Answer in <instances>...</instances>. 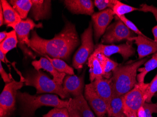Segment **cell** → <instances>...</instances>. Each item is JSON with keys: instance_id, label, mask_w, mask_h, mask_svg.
<instances>
[{"instance_id": "9a60e30c", "label": "cell", "mask_w": 157, "mask_h": 117, "mask_svg": "<svg viewBox=\"0 0 157 117\" xmlns=\"http://www.w3.org/2000/svg\"><path fill=\"white\" fill-rule=\"evenodd\" d=\"M84 76L67 75L63 79V89L74 97L82 94L84 88Z\"/></svg>"}, {"instance_id": "ba28073f", "label": "cell", "mask_w": 157, "mask_h": 117, "mask_svg": "<svg viewBox=\"0 0 157 117\" xmlns=\"http://www.w3.org/2000/svg\"><path fill=\"white\" fill-rule=\"evenodd\" d=\"M111 24L107 28L103 35L101 42L112 44L123 40L128 41L131 38L135 37L134 32L129 30L120 19Z\"/></svg>"}, {"instance_id": "8992f818", "label": "cell", "mask_w": 157, "mask_h": 117, "mask_svg": "<svg viewBox=\"0 0 157 117\" xmlns=\"http://www.w3.org/2000/svg\"><path fill=\"white\" fill-rule=\"evenodd\" d=\"M81 41L82 44L75 53L73 60V66L77 70L82 68L95 50V46L93 39L92 23L90 22L89 27L82 34Z\"/></svg>"}, {"instance_id": "e0dca14e", "label": "cell", "mask_w": 157, "mask_h": 117, "mask_svg": "<svg viewBox=\"0 0 157 117\" xmlns=\"http://www.w3.org/2000/svg\"><path fill=\"white\" fill-rule=\"evenodd\" d=\"M113 10L115 14V16H118L125 15V14L130 13L134 11L151 12L153 14L156 21H157V8L153 5L149 6L146 4H143L140 5V8H135V7L124 4L117 0V2L114 7Z\"/></svg>"}, {"instance_id": "4dcf8cb0", "label": "cell", "mask_w": 157, "mask_h": 117, "mask_svg": "<svg viewBox=\"0 0 157 117\" xmlns=\"http://www.w3.org/2000/svg\"><path fill=\"white\" fill-rule=\"evenodd\" d=\"M116 19H120V20L122 21V22L125 25L128 27L129 30L131 31L134 32V33H136L138 35L143 36L144 37L147 38L145 35H144L143 33H142L138 28L136 27V25H135L133 22H132L130 20L128 19L125 15L121 16H115Z\"/></svg>"}, {"instance_id": "e575fe53", "label": "cell", "mask_w": 157, "mask_h": 117, "mask_svg": "<svg viewBox=\"0 0 157 117\" xmlns=\"http://www.w3.org/2000/svg\"><path fill=\"white\" fill-rule=\"evenodd\" d=\"M0 73L1 75L2 78L3 79V81L6 83H10L12 81V78L10 77L9 75L4 70L3 68L2 67V61L0 62Z\"/></svg>"}, {"instance_id": "d6a6232c", "label": "cell", "mask_w": 157, "mask_h": 117, "mask_svg": "<svg viewBox=\"0 0 157 117\" xmlns=\"http://www.w3.org/2000/svg\"><path fill=\"white\" fill-rule=\"evenodd\" d=\"M145 110L146 117H153V113H157V103H145L143 105Z\"/></svg>"}, {"instance_id": "d4e9b609", "label": "cell", "mask_w": 157, "mask_h": 117, "mask_svg": "<svg viewBox=\"0 0 157 117\" xmlns=\"http://www.w3.org/2000/svg\"><path fill=\"white\" fill-rule=\"evenodd\" d=\"M97 54L102 64L104 73L103 77L106 79H110L113 76L112 72L120 65L103 54L101 53Z\"/></svg>"}, {"instance_id": "8fae6325", "label": "cell", "mask_w": 157, "mask_h": 117, "mask_svg": "<svg viewBox=\"0 0 157 117\" xmlns=\"http://www.w3.org/2000/svg\"><path fill=\"white\" fill-rule=\"evenodd\" d=\"M84 97L97 117H106L108 111L107 104L96 93L92 82L85 85Z\"/></svg>"}, {"instance_id": "7a4b0ae2", "label": "cell", "mask_w": 157, "mask_h": 117, "mask_svg": "<svg viewBox=\"0 0 157 117\" xmlns=\"http://www.w3.org/2000/svg\"><path fill=\"white\" fill-rule=\"evenodd\" d=\"M17 100L20 105L21 117H33L35 111L42 106L67 108L68 100L59 99L53 94L32 95L27 92L17 91Z\"/></svg>"}, {"instance_id": "5b68a950", "label": "cell", "mask_w": 157, "mask_h": 117, "mask_svg": "<svg viewBox=\"0 0 157 117\" xmlns=\"http://www.w3.org/2000/svg\"><path fill=\"white\" fill-rule=\"evenodd\" d=\"M24 80L21 76L20 81L13 80L5 84L0 96V117H10L15 110L17 91L23 86Z\"/></svg>"}, {"instance_id": "277c9868", "label": "cell", "mask_w": 157, "mask_h": 117, "mask_svg": "<svg viewBox=\"0 0 157 117\" xmlns=\"http://www.w3.org/2000/svg\"><path fill=\"white\" fill-rule=\"evenodd\" d=\"M24 84L26 86L34 87L37 94L53 93L59 96L62 99L70 96L63 89L62 85L56 83L41 70H33L27 73L25 78Z\"/></svg>"}, {"instance_id": "1f68e13d", "label": "cell", "mask_w": 157, "mask_h": 117, "mask_svg": "<svg viewBox=\"0 0 157 117\" xmlns=\"http://www.w3.org/2000/svg\"><path fill=\"white\" fill-rule=\"evenodd\" d=\"M42 117H69L67 108H54Z\"/></svg>"}, {"instance_id": "4316f807", "label": "cell", "mask_w": 157, "mask_h": 117, "mask_svg": "<svg viewBox=\"0 0 157 117\" xmlns=\"http://www.w3.org/2000/svg\"><path fill=\"white\" fill-rule=\"evenodd\" d=\"M157 68V52L153 55L152 58L150 60L146 62L144 64V67L143 68H139L137 70L140 72L137 75V79L138 83L144 82V78L146 75L149 72L154 70Z\"/></svg>"}, {"instance_id": "d6986e66", "label": "cell", "mask_w": 157, "mask_h": 117, "mask_svg": "<svg viewBox=\"0 0 157 117\" xmlns=\"http://www.w3.org/2000/svg\"><path fill=\"white\" fill-rule=\"evenodd\" d=\"M31 15L36 21L48 18L51 14L52 1L48 0H32Z\"/></svg>"}, {"instance_id": "3957f363", "label": "cell", "mask_w": 157, "mask_h": 117, "mask_svg": "<svg viewBox=\"0 0 157 117\" xmlns=\"http://www.w3.org/2000/svg\"><path fill=\"white\" fill-rule=\"evenodd\" d=\"M147 60L144 58L140 60L124 65H119L113 72L111 77L113 83V96H122L130 91L138 83L137 71Z\"/></svg>"}, {"instance_id": "44dd1931", "label": "cell", "mask_w": 157, "mask_h": 117, "mask_svg": "<svg viewBox=\"0 0 157 117\" xmlns=\"http://www.w3.org/2000/svg\"><path fill=\"white\" fill-rule=\"evenodd\" d=\"M88 61L91 82H94L97 78L103 77V68L98 54L93 53L89 58Z\"/></svg>"}, {"instance_id": "cb8c5ba5", "label": "cell", "mask_w": 157, "mask_h": 117, "mask_svg": "<svg viewBox=\"0 0 157 117\" xmlns=\"http://www.w3.org/2000/svg\"><path fill=\"white\" fill-rule=\"evenodd\" d=\"M10 3L20 16L21 19L27 17L32 7V0H11Z\"/></svg>"}, {"instance_id": "7402d4cb", "label": "cell", "mask_w": 157, "mask_h": 117, "mask_svg": "<svg viewBox=\"0 0 157 117\" xmlns=\"http://www.w3.org/2000/svg\"><path fill=\"white\" fill-rule=\"evenodd\" d=\"M71 100L81 117H96L83 94L73 98H71Z\"/></svg>"}, {"instance_id": "4fadbf2b", "label": "cell", "mask_w": 157, "mask_h": 117, "mask_svg": "<svg viewBox=\"0 0 157 117\" xmlns=\"http://www.w3.org/2000/svg\"><path fill=\"white\" fill-rule=\"evenodd\" d=\"M92 83L96 93L105 101L108 107L113 97V83L111 78L99 77Z\"/></svg>"}, {"instance_id": "484cf974", "label": "cell", "mask_w": 157, "mask_h": 117, "mask_svg": "<svg viewBox=\"0 0 157 117\" xmlns=\"http://www.w3.org/2000/svg\"><path fill=\"white\" fill-rule=\"evenodd\" d=\"M18 43L16 32L14 30L8 32L7 37L0 43V51L6 55L8 53L17 47Z\"/></svg>"}, {"instance_id": "5bb4252c", "label": "cell", "mask_w": 157, "mask_h": 117, "mask_svg": "<svg viewBox=\"0 0 157 117\" xmlns=\"http://www.w3.org/2000/svg\"><path fill=\"white\" fill-rule=\"evenodd\" d=\"M63 2L72 13L92 16L94 14V3L91 0H65Z\"/></svg>"}, {"instance_id": "60d3db41", "label": "cell", "mask_w": 157, "mask_h": 117, "mask_svg": "<svg viewBox=\"0 0 157 117\" xmlns=\"http://www.w3.org/2000/svg\"><path fill=\"white\" fill-rule=\"evenodd\" d=\"M0 59H1V61L2 62H4V63H7L8 62V60H7V59L5 58V54H4L2 52L0 51Z\"/></svg>"}, {"instance_id": "9c48e42d", "label": "cell", "mask_w": 157, "mask_h": 117, "mask_svg": "<svg viewBox=\"0 0 157 117\" xmlns=\"http://www.w3.org/2000/svg\"><path fill=\"white\" fill-rule=\"evenodd\" d=\"M115 14L111 9L94 13L91 16L94 37L97 42L105 34Z\"/></svg>"}, {"instance_id": "8d00e7d4", "label": "cell", "mask_w": 157, "mask_h": 117, "mask_svg": "<svg viewBox=\"0 0 157 117\" xmlns=\"http://www.w3.org/2000/svg\"><path fill=\"white\" fill-rule=\"evenodd\" d=\"M124 112L126 117H137L136 112L130 111H124Z\"/></svg>"}, {"instance_id": "f35d334b", "label": "cell", "mask_w": 157, "mask_h": 117, "mask_svg": "<svg viewBox=\"0 0 157 117\" xmlns=\"http://www.w3.org/2000/svg\"><path fill=\"white\" fill-rule=\"evenodd\" d=\"M8 32L6 31H1L0 33V43L2 42L6 38Z\"/></svg>"}, {"instance_id": "ac0fdd59", "label": "cell", "mask_w": 157, "mask_h": 117, "mask_svg": "<svg viewBox=\"0 0 157 117\" xmlns=\"http://www.w3.org/2000/svg\"><path fill=\"white\" fill-rule=\"evenodd\" d=\"M32 64L35 70L37 71H39L40 69H43L49 72L53 76V80L55 82L62 85L63 79L66 76V74L58 72L46 58L41 57L39 60L33 61Z\"/></svg>"}, {"instance_id": "83f0119b", "label": "cell", "mask_w": 157, "mask_h": 117, "mask_svg": "<svg viewBox=\"0 0 157 117\" xmlns=\"http://www.w3.org/2000/svg\"><path fill=\"white\" fill-rule=\"evenodd\" d=\"M44 56L49 60L53 66L58 72L65 73L69 75H75L73 68L69 66L63 60L58 58H52L47 55H44Z\"/></svg>"}, {"instance_id": "f546056e", "label": "cell", "mask_w": 157, "mask_h": 117, "mask_svg": "<svg viewBox=\"0 0 157 117\" xmlns=\"http://www.w3.org/2000/svg\"><path fill=\"white\" fill-rule=\"evenodd\" d=\"M117 0H95L94 5L98 8L100 11H103L107 9L113 10L116 4Z\"/></svg>"}, {"instance_id": "ab89813d", "label": "cell", "mask_w": 157, "mask_h": 117, "mask_svg": "<svg viewBox=\"0 0 157 117\" xmlns=\"http://www.w3.org/2000/svg\"><path fill=\"white\" fill-rule=\"evenodd\" d=\"M152 32L153 33V36H154L153 40L157 43V25L152 28Z\"/></svg>"}, {"instance_id": "603a6c76", "label": "cell", "mask_w": 157, "mask_h": 117, "mask_svg": "<svg viewBox=\"0 0 157 117\" xmlns=\"http://www.w3.org/2000/svg\"><path fill=\"white\" fill-rule=\"evenodd\" d=\"M123 96H113L108 107L107 113L110 117H126L123 109Z\"/></svg>"}, {"instance_id": "52a82bcc", "label": "cell", "mask_w": 157, "mask_h": 117, "mask_svg": "<svg viewBox=\"0 0 157 117\" xmlns=\"http://www.w3.org/2000/svg\"><path fill=\"white\" fill-rule=\"evenodd\" d=\"M149 83H138L134 88L123 96L124 111L137 113L138 109L146 102V91Z\"/></svg>"}, {"instance_id": "7c38bea8", "label": "cell", "mask_w": 157, "mask_h": 117, "mask_svg": "<svg viewBox=\"0 0 157 117\" xmlns=\"http://www.w3.org/2000/svg\"><path fill=\"white\" fill-rule=\"evenodd\" d=\"M128 41H134L137 45V52L140 60L157 52V43L149 38L138 35L131 38Z\"/></svg>"}, {"instance_id": "d590c367", "label": "cell", "mask_w": 157, "mask_h": 117, "mask_svg": "<svg viewBox=\"0 0 157 117\" xmlns=\"http://www.w3.org/2000/svg\"><path fill=\"white\" fill-rule=\"evenodd\" d=\"M136 114H137V117H146L145 110H144L143 106H141L138 109Z\"/></svg>"}, {"instance_id": "2e32d148", "label": "cell", "mask_w": 157, "mask_h": 117, "mask_svg": "<svg viewBox=\"0 0 157 117\" xmlns=\"http://www.w3.org/2000/svg\"><path fill=\"white\" fill-rule=\"evenodd\" d=\"M34 22L30 18H27L25 20H21L20 22L11 27L13 28L16 32L18 41L20 44H25L27 46H29L30 39L29 35L31 31L34 29L35 27H38Z\"/></svg>"}, {"instance_id": "ffe728a7", "label": "cell", "mask_w": 157, "mask_h": 117, "mask_svg": "<svg viewBox=\"0 0 157 117\" xmlns=\"http://www.w3.org/2000/svg\"><path fill=\"white\" fill-rule=\"evenodd\" d=\"M1 5L2 7L4 16V23L8 27H10L15 25L21 21L18 13L13 9L11 5L6 0H1Z\"/></svg>"}, {"instance_id": "f1b7e54d", "label": "cell", "mask_w": 157, "mask_h": 117, "mask_svg": "<svg viewBox=\"0 0 157 117\" xmlns=\"http://www.w3.org/2000/svg\"><path fill=\"white\" fill-rule=\"evenodd\" d=\"M157 92V74L155 75L151 82L149 83L146 91V100L145 103H152L151 99Z\"/></svg>"}, {"instance_id": "74e56055", "label": "cell", "mask_w": 157, "mask_h": 117, "mask_svg": "<svg viewBox=\"0 0 157 117\" xmlns=\"http://www.w3.org/2000/svg\"><path fill=\"white\" fill-rule=\"evenodd\" d=\"M0 25L2 26L4 24V19L3 16V11H2V7L0 4Z\"/></svg>"}, {"instance_id": "836d02e7", "label": "cell", "mask_w": 157, "mask_h": 117, "mask_svg": "<svg viewBox=\"0 0 157 117\" xmlns=\"http://www.w3.org/2000/svg\"><path fill=\"white\" fill-rule=\"evenodd\" d=\"M67 108L68 110L69 117H81V115H80L78 112L73 105L71 98L69 99L68 105Z\"/></svg>"}, {"instance_id": "6da1fadb", "label": "cell", "mask_w": 157, "mask_h": 117, "mask_svg": "<svg viewBox=\"0 0 157 117\" xmlns=\"http://www.w3.org/2000/svg\"><path fill=\"white\" fill-rule=\"evenodd\" d=\"M80 43L75 25L67 22L62 30L51 39L40 37L33 31L28 46L39 54L67 60Z\"/></svg>"}, {"instance_id": "30bf717a", "label": "cell", "mask_w": 157, "mask_h": 117, "mask_svg": "<svg viewBox=\"0 0 157 117\" xmlns=\"http://www.w3.org/2000/svg\"><path fill=\"white\" fill-rule=\"evenodd\" d=\"M94 53H101L108 58L113 54L118 53L122 56L124 60H127L135 54V49L132 44L129 42L120 45H105L99 44L95 46Z\"/></svg>"}]
</instances>
